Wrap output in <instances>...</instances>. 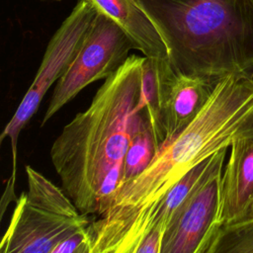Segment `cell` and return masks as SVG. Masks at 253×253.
I'll return each mask as SVG.
<instances>
[{"label": "cell", "instance_id": "6da1fadb", "mask_svg": "<svg viewBox=\"0 0 253 253\" xmlns=\"http://www.w3.org/2000/svg\"><path fill=\"white\" fill-rule=\"evenodd\" d=\"M253 136V75L229 74L181 131L164 140L149 166L124 185L89 229L95 253H134L156 205L193 168L239 138Z\"/></svg>", "mask_w": 253, "mask_h": 253}, {"label": "cell", "instance_id": "5b68a950", "mask_svg": "<svg viewBox=\"0 0 253 253\" xmlns=\"http://www.w3.org/2000/svg\"><path fill=\"white\" fill-rule=\"evenodd\" d=\"M97 8L87 0H79L47 43L41 66L27 93L0 135V142L10 139L12 172L6 189L15 192L17 147L21 130L36 114L45 93L64 74L79 50L96 15Z\"/></svg>", "mask_w": 253, "mask_h": 253}, {"label": "cell", "instance_id": "5bb4252c", "mask_svg": "<svg viewBox=\"0 0 253 253\" xmlns=\"http://www.w3.org/2000/svg\"><path fill=\"white\" fill-rule=\"evenodd\" d=\"M49 253H95L89 226L59 242Z\"/></svg>", "mask_w": 253, "mask_h": 253}, {"label": "cell", "instance_id": "ac0fdd59", "mask_svg": "<svg viewBox=\"0 0 253 253\" xmlns=\"http://www.w3.org/2000/svg\"><path fill=\"white\" fill-rule=\"evenodd\" d=\"M251 2H252V4H253V0H251Z\"/></svg>", "mask_w": 253, "mask_h": 253}, {"label": "cell", "instance_id": "e0dca14e", "mask_svg": "<svg viewBox=\"0 0 253 253\" xmlns=\"http://www.w3.org/2000/svg\"><path fill=\"white\" fill-rule=\"evenodd\" d=\"M44 1V0H43ZM52 1H60V0H52Z\"/></svg>", "mask_w": 253, "mask_h": 253}, {"label": "cell", "instance_id": "2e32d148", "mask_svg": "<svg viewBox=\"0 0 253 253\" xmlns=\"http://www.w3.org/2000/svg\"><path fill=\"white\" fill-rule=\"evenodd\" d=\"M249 217H253V201H252V203H251V205H250V207H249V209H248L244 218H249Z\"/></svg>", "mask_w": 253, "mask_h": 253}, {"label": "cell", "instance_id": "9a60e30c", "mask_svg": "<svg viewBox=\"0 0 253 253\" xmlns=\"http://www.w3.org/2000/svg\"><path fill=\"white\" fill-rule=\"evenodd\" d=\"M166 225L164 223H152L145 229L134 253H159L162 236Z\"/></svg>", "mask_w": 253, "mask_h": 253}, {"label": "cell", "instance_id": "8992f818", "mask_svg": "<svg viewBox=\"0 0 253 253\" xmlns=\"http://www.w3.org/2000/svg\"><path fill=\"white\" fill-rule=\"evenodd\" d=\"M132 48L135 45L131 39L98 11L79 50L54 87L42 126L86 86L116 72L129 57Z\"/></svg>", "mask_w": 253, "mask_h": 253}, {"label": "cell", "instance_id": "277c9868", "mask_svg": "<svg viewBox=\"0 0 253 253\" xmlns=\"http://www.w3.org/2000/svg\"><path fill=\"white\" fill-rule=\"evenodd\" d=\"M28 190L16 201L1 253H49L59 242L90 225L66 192L30 165Z\"/></svg>", "mask_w": 253, "mask_h": 253}, {"label": "cell", "instance_id": "ba28073f", "mask_svg": "<svg viewBox=\"0 0 253 253\" xmlns=\"http://www.w3.org/2000/svg\"><path fill=\"white\" fill-rule=\"evenodd\" d=\"M160 118L165 139L185 128L201 112L218 80L187 74L169 58L157 59Z\"/></svg>", "mask_w": 253, "mask_h": 253}, {"label": "cell", "instance_id": "30bf717a", "mask_svg": "<svg viewBox=\"0 0 253 253\" xmlns=\"http://www.w3.org/2000/svg\"><path fill=\"white\" fill-rule=\"evenodd\" d=\"M112 19L146 57L168 58L167 46L137 0H87Z\"/></svg>", "mask_w": 253, "mask_h": 253}, {"label": "cell", "instance_id": "8fae6325", "mask_svg": "<svg viewBox=\"0 0 253 253\" xmlns=\"http://www.w3.org/2000/svg\"><path fill=\"white\" fill-rule=\"evenodd\" d=\"M158 148L159 143L154 136L145 111L135 109L130 139L124 161L122 187L138 177L149 166Z\"/></svg>", "mask_w": 253, "mask_h": 253}, {"label": "cell", "instance_id": "7c38bea8", "mask_svg": "<svg viewBox=\"0 0 253 253\" xmlns=\"http://www.w3.org/2000/svg\"><path fill=\"white\" fill-rule=\"evenodd\" d=\"M157 59L158 58L143 56L141 65L139 97L135 109L137 111H145L154 136L160 145L164 141L165 136L160 118Z\"/></svg>", "mask_w": 253, "mask_h": 253}, {"label": "cell", "instance_id": "7a4b0ae2", "mask_svg": "<svg viewBox=\"0 0 253 253\" xmlns=\"http://www.w3.org/2000/svg\"><path fill=\"white\" fill-rule=\"evenodd\" d=\"M142 60L129 55L51 145L50 159L62 189L85 214L102 215L122 187Z\"/></svg>", "mask_w": 253, "mask_h": 253}, {"label": "cell", "instance_id": "52a82bcc", "mask_svg": "<svg viewBox=\"0 0 253 253\" xmlns=\"http://www.w3.org/2000/svg\"><path fill=\"white\" fill-rule=\"evenodd\" d=\"M227 150L223 148L213 154L201 182L171 217L159 253H205L220 226V177Z\"/></svg>", "mask_w": 253, "mask_h": 253}, {"label": "cell", "instance_id": "3957f363", "mask_svg": "<svg viewBox=\"0 0 253 253\" xmlns=\"http://www.w3.org/2000/svg\"><path fill=\"white\" fill-rule=\"evenodd\" d=\"M178 70L213 80L253 75L251 0H137Z\"/></svg>", "mask_w": 253, "mask_h": 253}, {"label": "cell", "instance_id": "9c48e42d", "mask_svg": "<svg viewBox=\"0 0 253 253\" xmlns=\"http://www.w3.org/2000/svg\"><path fill=\"white\" fill-rule=\"evenodd\" d=\"M253 201V136L239 138L229 146L219 189V222L243 219Z\"/></svg>", "mask_w": 253, "mask_h": 253}, {"label": "cell", "instance_id": "4fadbf2b", "mask_svg": "<svg viewBox=\"0 0 253 253\" xmlns=\"http://www.w3.org/2000/svg\"><path fill=\"white\" fill-rule=\"evenodd\" d=\"M205 253H253V217L220 225Z\"/></svg>", "mask_w": 253, "mask_h": 253}]
</instances>
